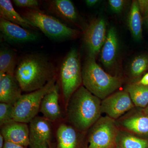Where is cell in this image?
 Wrapping results in <instances>:
<instances>
[{"label":"cell","mask_w":148,"mask_h":148,"mask_svg":"<svg viewBox=\"0 0 148 148\" xmlns=\"http://www.w3.org/2000/svg\"><path fill=\"white\" fill-rule=\"evenodd\" d=\"M29 125L31 148H50L51 127L50 121L44 117L36 116Z\"/></svg>","instance_id":"ba28073f"},{"label":"cell","mask_w":148,"mask_h":148,"mask_svg":"<svg viewBox=\"0 0 148 148\" xmlns=\"http://www.w3.org/2000/svg\"><path fill=\"white\" fill-rule=\"evenodd\" d=\"M15 5L24 9L39 10V2L37 0H13Z\"/></svg>","instance_id":"484cf974"},{"label":"cell","mask_w":148,"mask_h":148,"mask_svg":"<svg viewBox=\"0 0 148 148\" xmlns=\"http://www.w3.org/2000/svg\"><path fill=\"white\" fill-rule=\"evenodd\" d=\"M56 82L55 77L38 90L22 94L14 105V121L28 123L37 116L43 98L54 87Z\"/></svg>","instance_id":"8992f818"},{"label":"cell","mask_w":148,"mask_h":148,"mask_svg":"<svg viewBox=\"0 0 148 148\" xmlns=\"http://www.w3.org/2000/svg\"><path fill=\"white\" fill-rule=\"evenodd\" d=\"M133 107L127 91H119L105 98L101 104V111L109 116L117 119Z\"/></svg>","instance_id":"9c48e42d"},{"label":"cell","mask_w":148,"mask_h":148,"mask_svg":"<svg viewBox=\"0 0 148 148\" xmlns=\"http://www.w3.org/2000/svg\"><path fill=\"white\" fill-rule=\"evenodd\" d=\"M114 137L112 123L108 121L102 122L97 125L90 133L88 148H109Z\"/></svg>","instance_id":"30bf717a"},{"label":"cell","mask_w":148,"mask_h":148,"mask_svg":"<svg viewBox=\"0 0 148 148\" xmlns=\"http://www.w3.org/2000/svg\"><path fill=\"white\" fill-rule=\"evenodd\" d=\"M18 62L14 51L8 49H1L0 51V77L5 75H14Z\"/></svg>","instance_id":"ffe728a7"},{"label":"cell","mask_w":148,"mask_h":148,"mask_svg":"<svg viewBox=\"0 0 148 148\" xmlns=\"http://www.w3.org/2000/svg\"><path fill=\"white\" fill-rule=\"evenodd\" d=\"M82 84L92 94L105 99L121 86L120 80L106 73L96 63L95 58L88 56L82 69Z\"/></svg>","instance_id":"3957f363"},{"label":"cell","mask_w":148,"mask_h":148,"mask_svg":"<svg viewBox=\"0 0 148 148\" xmlns=\"http://www.w3.org/2000/svg\"><path fill=\"white\" fill-rule=\"evenodd\" d=\"M60 84L56 82L54 87L43 98L40 112L49 121L54 122L60 118L61 111L59 104Z\"/></svg>","instance_id":"4fadbf2b"},{"label":"cell","mask_w":148,"mask_h":148,"mask_svg":"<svg viewBox=\"0 0 148 148\" xmlns=\"http://www.w3.org/2000/svg\"><path fill=\"white\" fill-rule=\"evenodd\" d=\"M5 142L27 147L29 145V127L27 123L14 121L1 127Z\"/></svg>","instance_id":"8fae6325"},{"label":"cell","mask_w":148,"mask_h":148,"mask_svg":"<svg viewBox=\"0 0 148 148\" xmlns=\"http://www.w3.org/2000/svg\"><path fill=\"white\" fill-rule=\"evenodd\" d=\"M119 48V40L116 30L113 27L108 31L104 45L101 49V62L106 67L113 65L116 59Z\"/></svg>","instance_id":"2e32d148"},{"label":"cell","mask_w":148,"mask_h":148,"mask_svg":"<svg viewBox=\"0 0 148 148\" xmlns=\"http://www.w3.org/2000/svg\"><path fill=\"white\" fill-rule=\"evenodd\" d=\"M57 148H76L77 138L75 130L71 126L60 125L56 131Z\"/></svg>","instance_id":"ac0fdd59"},{"label":"cell","mask_w":148,"mask_h":148,"mask_svg":"<svg viewBox=\"0 0 148 148\" xmlns=\"http://www.w3.org/2000/svg\"><path fill=\"white\" fill-rule=\"evenodd\" d=\"M147 24H148V15L147 16Z\"/></svg>","instance_id":"d6a6232c"},{"label":"cell","mask_w":148,"mask_h":148,"mask_svg":"<svg viewBox=\"0 0 148 148\" xmlns=\"http://www.w3.org/2000/svg\"><path fill=\"white\" fill-rule=\"evenodd\" d=\"M21 86L14 75L0 77V102L14 105L22 94Z\"/></svg>","instance_id":"9a60e30c"},{"label":"cell","mask_w":148,"mask_h":148,"mask_svg":"<svg viewBox=\"0 0 148 148\" xmlns=\"http://www.w3.org/2000/svg\"><path fill=\"white\" fill-rule=\"evenodd\" d=\"M0 16L5 20L28 29H35L34 27L23 18L14 9L10 0L0 1Z\"/></svg>","instance_id":"e0dca14e"},{"label":"cell","mask_w":148,"mask_h":148,"mask_svg":"<svg viewBox=\"0 0 148 148\" xmlns=\"http://www.w3.org/2000/svg\"><path fill=\"white\" fill-rule=\"evenodd\" d=\"M107 34L106 22L103 18L93 19L88 25L84 33L88 56L95 58L102 49Z\"/></svg>","instance_id":"52a82bcc"},{"label":"cell","mask_w":148,"mask_h":148,"mask_svg":"<svg viewBox=\"0 0 148 148\" xmlns=\"http://www.w3.org/2000/svg\"><path fill=\"white\" fill-rule=\"evenodd\" d=\"M139 83L143 85L148 86V73L143 76Z\"/></svg>","instance_id":"f546056e"},{"label":"cell","mask_w":148,"mask_h":148,"mask_svg":"<svg viewBox=\"0 0 148 148\" xmlns=\"http://www.w3.org/2000/svg\"><path fill=\"white\" fill-rule=\"evenodd\" d=\"M0 30L5 38L14 42H32L38 38L34 32L2 18H0Z\"/></svg>","instance_id":"7c38bea8"},{"label":"cell","mask_w":148,"mask_h":148,"mask_svg":"<svg viewBox=\"0 0 148 148\" xmlns=\"http://www.w3.org/2000/svg\"><path fill=\"white\" fill-rule=\"evenodd\" d=\"M50 148H51L50 147Z\"/></svg>","instance_id":"e575fe53"},{"label":"cell","mask_w":148,"mask_h":148,"mask_svg":"<svg viewBox=\"0 0 148 148\" xmlns=\"http://www.w3.org/2000/svg\"><path fill=\"white\" fill-rule=\"evenodd\" d=\"M148 69V57L140 55L135 57L130 66V71L133 76L138 77Z\"/></svg>","instance_id":"603a6c76"},{"label":"cell","mask_w":148,"mask_h":148,"mask_svg":"<svg viewBox=\"0 0 148 148\" xmlns=\"http://www.w3.org/2000/svg\"><path fill=\"white\" fill-rule=\"evenodd\" d=\"M100 99L81 86L69 99L67 105L69 121L77 129L85 131L97 121L101 115Z\"/></svg>","instance_id":"7a4b0ae2"},{"label":"cell","mask_w":148,"mask_h":148,"mask_svg":"<svg viewBox=\"0 0 148 148\" xmlns=\"http://www.w3.org/2000/svg\"><path fill=\"white\" fill-rule=\"evenodd\" d=\"M48 9L55 16L70 24H78L79 17L73 2L70 0L48 1Z\"/></svg>","instance_id":"5bb4252c"},{"label":"cell","mask_w":148,"mask_h":148,"mask_svg":"<svg viewBox=\"0 0 148 148\" xmlns=\"http://www.w3.org/2000/svg\"><path fill=\"white\" fill-rule=\"evenodd\" d=\"M21 15L33 27L40 29L47 36L52 39H71L79 34L77 30L68 27L59 19L40 9L24 8Z\"/></svg>","instance_id":"277c9868"},{"label":"cell","mask_w":148,"mask_h":148,"mask_svg":"<svg viewBox=\"0 0 148 148\" xmlns=\"http://www.w3.org/2000/svg\"><path fill=\"white\" fill-rule=\"evenodd\" d=\"M147 112H148V107L147 109Z\"/></svg>","instance_id":"836d02e7"},{"label":"cell","mask_w":148,"mask_h":148,"mask_svg":"<svg viewBox=\"0 0 148 148\" xmlns=\"http://www.w3.org/2000/svg\"><path fill=\"white\" fill-rule=\"evenodd\" d=\"M126 91L135 106L145 108L148 105V86L139 83L130 84Z\"/></svg>","instance_id":"44dd1931"},{"label":"cell","mask_w":148,"mask_h":148,"mask_svg":"<svg viewBox=\"0 0 148 148\" xmlns=\"http://www.w3.org/2000/svg\"><path fill=\"white\" fill-rule=\"evenodd\" d=\"M121 148H148V141L131 135L124 136L121 142Z\"/></svg>","instance_id":"cb8c5ba5"},{"label":"cell","mask_w":148,"mask_h":148,"mask_svg":"<svg viewBox=\"0 0 148 148\" xmlns=\"http://www.w3.org/2000/svg\"><path fill=\"white\" fill-rule=\"evenodd\" d=\"M5 141L4 138L1 134H0V148H3L4 145Z\"/></svg>","instance_id":"1f68e13d"},{"label":"cell","mask_w":148,"mask_h":148,"mask_svg":"<svg viewBox=\"0 0 148 148\" xmlns=\"http://www.w3.org/2000/svg\"><path fill=\"white\" fill-rule=\"evenodd\" d=\"M128 27L132 36L136 40L142 38V18L138 1H132L128 20Z\"/></svg>","instance_id":"d6986e66"},{"label":"cell","mask_w":148,"mask_h":148,"mask_svg":"<svg viewBox=\"0 0 148 148\" xmlns=\"http://www.w3.org/2000/svg\"><path fill=\"white\" fill-rule=\"evenodd\" d=\"M99 2L98 0H86L85 3L88 7H92L95 5Z\"/></svg>","instance_id":"4dcf8cb0"},{"label":"cell","mask_w":148,"mask_h":148,"mask_svg":"<svg viewBox=\"0 0 148 148\" xmlns=\"http://www.w3.org/2000/svg\"><path fill=\"white\" fill-rule=\"evenodd\" d=\"M60 79L63 97L67 105L72 95L82 83L80 56L76 49H71L63 59L60 67Z\"/></svg>","instance_id":"5b68a950"},{"label":"cell","mask_w":148,"mask_h":148,"mask_svg":"<svg viewBox=\"0 0 148 148\" xmlns=\"http://www.w3.org/2000/svg\"><path fill=\"white\" fill-rule=\"evenodd\" d=\"M3 148H27L26 147L14 144V143H10V142H5Z\"/></svg>","instance_id":"f1b7e54d"},{"label":"cell","mask_w":148,"mask_h":148,"mask_svg":"<svg viewBox=\"0 0 148 148\" xmlns=\"http://www.w3.org/2000/svg\"><path fill=\"white\" fill-rule=\"evenodd\" d=\"M13 109V105L8 103H0L1 127L14 121Z\"/></svg>","instance_id":"d4e9b609"},{"label":"cell","mask_w":148,"mask_h":148,"mask_svg":"<svg viewBox=\"0 0 148 148\" xmlns=\"http://www.w3.org/2000/svg\"><path fill=\"white\" fill-rule=\"evenodd\" d=\"M138 2L141 14L147 17L148 15V1L139 0Z\"/></svg>","instance_id":"83f0119b"},{"label":"cell","mask_w":148,"mask_h":148,"mask_svg":"<svg viewBox=\"0 0 148 148\" xmlns=\"http://www.w3.org/2000/svg\"><path fill=\"white\" fill-rule=\"evenodd\" d=\"M55 73L54 66L45 56L30 54L18 61L14 76L22 91L29 92L44 87L56 77Z\"/></svg>","instance_id":"6da1fadb"},{"label":"cell","mask_w":148,"mask_h":148,"mask_svg":"<svg viewBox=\"0 0 148 148\" xmlns=\"http://www.w3.org/2000/svg\"><path fill=\"white\" fill-rule=\"evenodd\" d=\"M123 125L125 127L132 132L139 134H148V117H134L125 120Z\"/></svg>","instance_id":"7402d4cb"},{"label":"cell","mask_w":148,"mask_h":148,"mask_svg":"<svg viewBox=\"0 0 148 148\" xmlns=\"http://www.w3.org/2000/svg\"><path fill=\"white\" fill-rule=\"evenodd\" d=\"M125 3L123 0H109V4L112 10L115 13L121 12Z\"/></svg>","instance_id":"4316f807"}]
</instances>
